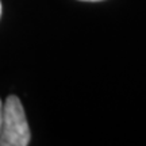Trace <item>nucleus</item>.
<instances>
[{
    "label": "nucleus",
    "instance_id": "obj_1",
    "mask_svg": "<svg viewBox=\"0 0 146 146\" xmlns=\"http://www.w3.org/2000/svg\"><path fill=\"white\" fill-rule=\"evenodd\" d=\"M30 143V129L19 98L10 95L4 103L3 127L0 146H27Z\"/></svg>",
    "mask_w": 146,
    "mask_h": 146
},
{
    "label": "nucleus",
    "instance_id": "obj_2",
    "mask_svg": "<svg viewBox=\"0 0 146 146\" xmlns=\"http://www.w3.org/2000/svg\"><path fill=\"white\" fill-rule=\"evenodd\" d=\"M3 115H4V104L0 99V133H1V127H3Z\"/></svg>",
    "mask_w": 146,
    "mask_h": 146
},
{
    "label": "nucleus",
    "instance_id": "obj_3",
    "mask_svg": "<svg viewBox=\"0 0 146 146\" xmlns=\"http://www.w3.org/2000/svg\"><path fill=\"white\" fill-rule=\"evenodd\" d=\"M83 1H100V0H83Z\"/></svg>",
    "mask_w": 146,
    "mask_h": 146
},
{
    "label": "nucleus",
    "instance_id": "obj_4",
    "mask_svg": "<svg viewBox=\"0 0 146 146\" xmlns=\"http://www.w3.org/2000/svg\"><path fill=\"white\" fill-rule=\"evenodd\" d=\"M0 16H1V3H0Z\"/></svg>",
    "mask_w": 146,
    "mask_h": 146
}]
</instances>
